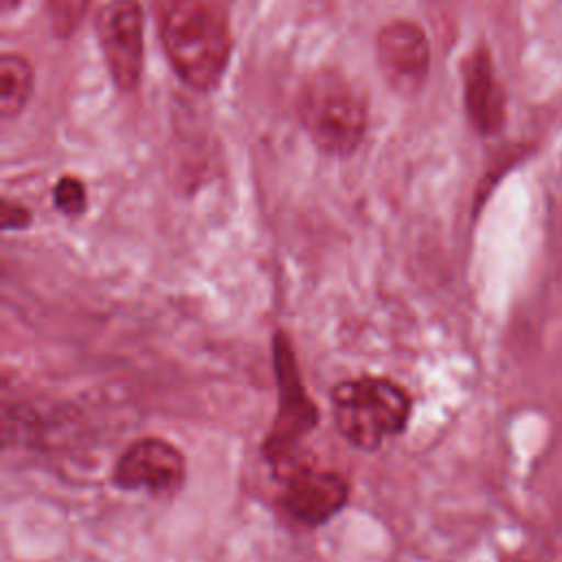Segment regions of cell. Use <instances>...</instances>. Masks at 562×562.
I'll use <instances>...</instances> for the list:
<instances>
[{
	"label": "cell",
	"instance_id": "obj_1",
	"mask_svg": "<svg viewBox=\"0 0 562 562\" xmlns=\"http://www.w3.org/2000/svg\"><path fill=\"white\" fill-rule=\"evenodd\" d=\"M162 42L176 72L191 88H213L231 50L226 13L217 0H176L162 22Z\"/></svg>",
	"mask_w": 562,
	"mask_h": 562
},
{
	"label": "cell",
	"instance_id": "obj_2",
	"mask_svg": "<svg viewBox=\"0 0 562 562\" xmlns=\"http://www.w3.org/2000/svg\"><path fill=\"white\" fill-rule=\"evenodd\" d=\"M338 432L362 452H373L406 430L413 402L408 391L380 375L338 382L329 393Z\"/></svg>",
	"mask_w": 562,
	"mask_h": 562
},
{
	"label": "cell",
	"instance_id": "obj_3",
	"mask_svg": "<svg viewBox=\"0 0 562 562\" xmlns=\"http://www.w3.org/2000/svg\"><path fill=\"white\" fill-rule=\"evenodd\" d=\"M272 369L277 382V415L261 452L272 472H277L296 459L303 439L318 426L321 415L305 389L294 347L283 329H277L272 336Z\"/></svg>",
	"mask_w": 562,
	"mask_h": 562
},
{
	"label": "cell",
	"instance_id": "obj_4",
	"mask_svg": "<svg viewBox=\"0 0 562 562\" xmlns=\"http://www.w3.org/2000/svg\"><path fill=\"white\" fill-rule=\"evenodd\" d=\"M301 121L312 140L329 154L353 151L367 130V110L360 94L338 75H316L299 99Z\"/></svg>",
	"mask_w": 562,
	"mask_h": 562
},
{
	"label": "cell",
	"instance_id": "obj_5",
	"mask_svg": "<svg viewBox=\"0 0 562 562\" xmlns=\"http://www.w3.org/2000/svg\"><path fill=\"white\" fill-rule=\"evenodd\" d=\"M274 476L281 487L279 503L299 525L321 527L349 503V483L336 470L305 465L294 459Z\"/></svg>",
	"mask_w": 562,
	"mask_h": 562
},
{
	"label": "cell",
	"instance_id": "obj_6",
	"mask_svg": "<svg viewBox=\"0 0 562 562\" xmlns=\"http://www.w3.org/2000/svg\"><path fill=\"white\" fill-rule=\"evenodd\" d=\"M187 479L184 454L162 437L132 441L114 461L112 483L125 492L173 494Z\"/></svg>",
	"mask_w": 562,
	"mask_h": 562
},
{
	"label": "cell",
	"instance_id": "obj_7",
	"mask_svg": "<svg viewBox=\"0 0 562 562\" xmlns=\"http://www.w3.org/2000/svg\"><path fill=\"white\" fill-rule=\"evenodd\" d=\"M97 35L112 79L134 90L143 66V18L134 0H112L97 18Z\"/></svg>",
	"mask_w": 562,
	"mask_h": 562
},
{
	"label": "cell",
	"instance_id": "obj_8",
	"mask_svg": "<svg viewBox=\"0 0 562 562\" xmlns=\"http://www.w3.org/2000/svg\"><path fill=\"white\" fill-rule=\"evenodd\" d=\"M378 61L393 88L415 92L424 83L430 61L426 35L411 22L389 24L378 37Z\"/></svg>",
	"mask_w": 562,
	"mask_h": 562
},
{
	"label": "cell",
	"instance_id": "obj_9",
	"mask_svg": "<svg viewBox=\"0 0 562 562\" xmlns=\"http://www.w3.org/2000/svg\"><path fill=\"white\" fill-rule=\"evenodd\" d=\"M465 103L470 119L481 132L498 130L503 121V94L485 53L472 55L465 66Z\"/></svg>",
	"mask_w": 562,
	"mask_h": 562
},
{
	"label": "cell",
	"instance_id": "obj_10",
	"mask_svg": "<svg viewBox=\"0 0 562 562\" xmlns=\"http://www.w3.org/2000/svg\"><path fill=\"white\" fill-rule=\"evenodd\" d=\"M33 90L31 66L18 55H2L0 59V112L11 119L26 105Z\"/></svg>",
	"mask_w": 562,
	"mask_h": 562
},
{
	"label": "cell",
	"instance_id": "obj_11",
	"mask_svg": "<svg viewBox=\"0 0 562 562\" xmlns=\"http://www.w3.org/2000/svg\"><path fill=\"white\" fill-rule=\"evenodd\" d=\"M53 202L64 215H81L86 211V187L77 178H61L53 189Z\"/></svg>",
	"mask_w": 562,
	"mask_h": 562
},
{
	"label": "cell",
	"instance_id": "obj_12",
	"mask_svg": "<svg viewBox=\"0 0 562 562\" xmlns=\"http://www.w3.org/2000/svg\"><path fill=\"white\" fill-rule=\"evenodd\" d=\"M29 224H31L29 209H24L22 204L9 202V200L2 202V228L4 231H20V228H26Z\"/></svg>",
	"mask_w": 562,
	"mask_h": 562
},
{
	"label": "cell",
	"instance_id": "obj_13",
	"mask_svg": "<svg viewBox=\"0 0 562 562\" xmlns=\"http://www.w3.org/2000/svg\"><path fill=\"white\" fill-rule=\"evenodd\" d=\"M18 2H20V0H2V9H4V11H9V9H11V7H15Z\"/></svg>",
	"mask_w": 562,
	"mask_h": 562
}]
</instances>
